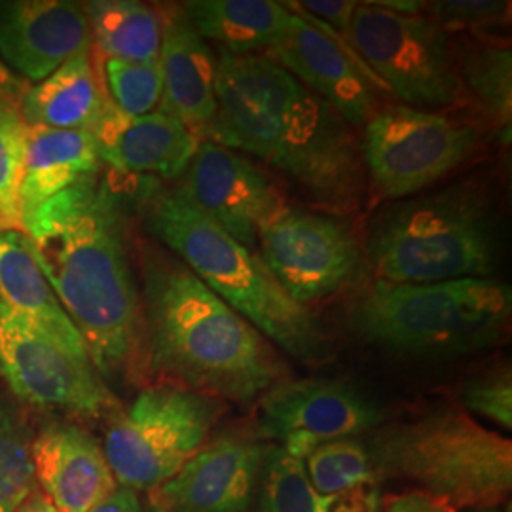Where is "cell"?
I'll use <instances>...</instances> for the list:
<instances>
[{"label":"cell","mask_w":512,"mask_h":512,"mask_svg":"<svg viewBox=\"0 0 512 512\" xmlns=\"http://www.w3.org/2000/svg\"><path fill=\"white\" fill-rule=\"evenodd\" d=\"M21 230L101 378H131L147 363L143 300L128 224L109 183L90 175L44 203Z\"/></svg>","instance_id":"1"},{"label":"cell","mask_w":512,"mask_h":512,"mask_svg":"<svg viewBox=\"0 0 512 512\" xmlns=\"http://www.w3.org/2000/svg\"><path fill=\"white\" fill-rule=\"evenodd\" d=\"M215 143L270 165L308 200L336 213L359 207L366 173L338 112L266 55H217Z\"/></svg>","instance_id":"2"},{"label":"cell","mask_w":512,"mask_h":512,"mask_svg":"<svg viewBox=\"0 0 512 512\" xmlns=\"http://www.w3.org/2000/svg\"><path fill=\"white\" fill-rule=\"evenodd\" d=\"M147 363L205 397L251 403L287 366L272 344L162 245L141 247Z\"/></svg>","instance_id":"3"},{"label":"cell","mask_w":512,"mask_h":512,"mask_svg":"<svg viewBox=\"0 0 512 512\" xmlns=\"http://www.w3.org/2000/svg\"><path fill=\"white\" fill-rule=\"evenodd\" d=\"M145 226L266 340L306 363L329 359V336L311 311L279 287L260 256L222 232L177 190L150 202Z\"/></svg>","instance_id":"4"},{"label":"cell","mask_w":512,"mask_h":512,"mask_svg":"<svg viewBox=\"0 0 512 512\" xmlns=\"http://www.w3.org/2000/svg\"><path fill=\"white\" fill-rule=\"evenodd\" d=\"M366 251L385 283L490 277L499 258L494 205L475 184L397 203L372 222Z\"/></svg>","instance_id":"5"},{"label":"cell","mask_w":512,"mask_h":512,"mask_svg":"<svg viewBox=\"0 0 512 512\" xmlns=\"http://www.w3.org/2000/svg\"><path fill=\"white\" fill-rule=\"evenodd\" d=\"M511 311V285L492 277L378 281L355 300L349 323L370 344L418 357H450L503 340Z\"/></svg>","instance_id":"6"},{"label":"cell","mask_w":512,"mask_h":512,"mask_svg":"<svg viewBox=\"0 0 512 512\" xmlns=\"http://www.w3.org/2000/svg\"><path fill=\"white\" fill-rule=\"evenodd\" d=\"M378 463L452 511L492 509L511 494V440L456 408L387 431Z\"/></svg>","instance_id":"7"},{"label":"cell","mask_w":512,"mask_h":512,"mask_svg":"<svg viewBox=\"0 0 512 512\" xmlns=\"http://www.w3.org/2000/svg\"><path fill=\"white\" fill-rule=\"evenodd\" d=\"M220 401L177 385L139 393L107 431L105 456L118 484L160 488L194 458L219 420Z\"/></svg>","instance_id":"8"},{"label":"cell","mask_w":512,"mask_h":512,"mask_svg":"<svg viewBox=\"0 0 512 512\" xmlns=\"http://www.w3.org/2000/svg\"><path fill=\"white\" fill-rule=\"evenodd\" d=\"M351 44L378 84L406 107L444 109L465 93L448 31L429 16L359 2Z\"/></svg>","instance_id":"9"},{"label":"cell","mask_w":512,"mask_h":512,"mask_svg":"<svg viewBox=\"0 0 512 512\" xmlns=\"http://www.w3.org/2000/svg\"><path fill=\"white\" fill-rule=\"evenodd\" d=\"M480 143L475 126L437 112L391 105L370 116L359 152L374 190L387 200H403L465 164Z\"/></svg>","instance_id":"10"},{"label":"cell","mask_w":512,"mask_h":512,"mask_svg":"<svg viewBox=\"0 0 512 512\" xmlns=\"http://www.w3.org/2000/svg\"><path fill=\"white\" fill-rule=\"evenodd\" d=\"M0 374L21 401L42 410L101 418L116 406L92 359L59 346L2 300Z\"/></svg>","instance_id":"11"},{"label":"cell","mask_w":512,"mask_h":512,"mask_svg":"<svg viewBox=\"0 0 512 512\" xmlns=\"http://www.w3.org/2000/svg\"><path fill=\"white\" fill-rule=\"evenodd\" d=\"M256 251L279 287L304 308L348 287L363 262L344 220L291 207L260 232Z\"/></svg>","instance_id":"12"},{"label":"cell","mask_w":512,"mask_h":512,"mask_svg":"<svg viewBox=\"0 0 512 512\" xmlns=\"http://www.w3.org/2000/svg\"><path fill=\"white\" fill-rule=\"evenodd\" d=\"M380 421L376 403L334 378L279 382L258 397L256 406L258 435L302 461L317 446L365 433Z\"/></svg>","instance_id":"13"},{"label":"cell","mask_w":512,"mask_h":512,"mask_svg":"<svg viewBox=\"0 0 512 512\" xmlns=\"http://www.w3.org/2000/svg\"><path fill=\"white\" fill-rule=\"evenodd\" d=\"M177 192L222 232L255 251L260 232L287 209L270 179L245 156L200 141Z\"/></svg>","instance_id":"14"},{"label":"cell","mask_w":512,"mask_h":512,"mask_svg":"<svg viewBox=\"0 0 512 512\" xmlns=\"http://www.w3.org/2000/svg\"><path fill=\"white\" fill-rule=\"evenodd\" d=\"M291 12L285 35L266 57L327 101L348 126H365L378 110L374 93V86H380L378 80L361 57L351 54L319 21L298 10Z\"/></svg>","instance_id":"15"},{"label":"cell","mask_w":512,"mask_h":512,"mask_svg":"<svg viewBox=\"0 0 512 512\" xmlns=\"http://www.w3.org/2000/svg\"><path fill=\"white\" fill-rule=\"evenodd\" d=\"M84 6L67 0L0 4V55L25 80L40 82L74 55L90 50Z\"/></svg>","instance_id":"16"},{"label":"cell","mask_w":512,"mask_h":512,"mask_svg":"<svg viewBox=\"0 0 512 512\" xmlns=\"http://www.w3.org/2000/svg\"><path fill=\"white\" fill-rule=\"evenodd\" d=\"M266 458L264 446L238 437L215 440L158 488L164 512H247Z\"/></svg>","instance_id":"17"},{"label":"cell","mask_w":512,"mask_h":512,"mask_svg":"<svg viewBox=\"0 0 512 512\" xmlns=\"http://www.w3.org/2000/svg\"><path fill=\"white\" fill-rule=\"evenodd\" d=\"M92 133L99 162L164 179L181 177L200 145L196 131L164 105L145 116H128L109 101Z\"/></svg>","instance_id":"18"},{"label":"cell","mask_w":512,"mask_h":512,"mask_svg":"<svg viewBox=\"0 0 512 512\" xmlns=\"http://www.w3.org/2000/svg\"><path fill=\"white\" fill-rule=\"evenodd\" d=\"M31 454L35 478L57 511L90 512L118 488L105 450L74 423L46 425Z\"/></svg>","instance_id":"19"},{"label":"cell","mask_w":512,"mask_h":512,"mask_svg":"<svg viewBox=\"0 0 512 512\" xmlns=\"http://www.w3.org/2000/svg\"><path fill=\"white\" fill-rule=\"evenodd\" d=\"M164 107L188 128H211L217 116V54L184 16L164 19L160 48Z\"/></svg>","instance_id":"20"},{"label":"cell","mask_w":512,"mask_h":512,"mask_svg":"<svg viewBox=\"0 0 512 512\" xmlns=\"http://www.w3.org/2000/svg\"><path fill=\"white\" fill-rule=\"evenodd\" d=\"M0 300L59 346L78 357L92 359L23 230H0Z\"/></svg>","instance_id":"21"},{"label":"cell","mask_w":512,"mask_h":512,"mask_svg":"<svg viewBox=\"0 0 512 512\" xmlns=\"http://www.w3.org/2000/svg\"><path fill=\"white\" fill-rule=\"evenodd\" d=\"M97 165L99 154L92 131L29 128L19 184L21 226L57 194L95 175Z\"/></svg>","instance_id":"22"},{"label":"cell","mask_w":512,"mask_h":512,"mask_svg":"<svg viewBox=\"0 0 512 512\" xmlns=\"http://www.w3.org/2000/svg\"><path fill=\"white\" fill-rule=\"evenodd\" d=\"M107 103L109 97L90 48L35 86H27L18 110L29 128L92 131Z\"/></svg>","instance_id":"23"},{"label":"cell","mask_w":512,"mask_h":512,"mask_svg":"<svg viewBox=\"0 0 512 512\" xmlns=\"http://www.w3.org/2000/svg\"><path fill=\"white\" fill-rule=\"evenodd\" d=\"M183 16L203 40L217 42L220 52L256 55L283 38L293 12L274 0H196L184 4Z\"/></svg>","instance_id":"24"},{"label":"cell","mask_w":512,"mask_h":512,"mask_svg":"<svg viewBox=\"0 0 512 512\" xmlns=\"http://www.w3.org/2000/svg\"><path fill=\"white\" fill-rule=\"evenodd\" d=\"M92 46L105 59L145 63L160 59L164 18L135 0H97L84 6Z\"/></svg>","instance_id":"25"},{"label":"cell","mask_w":512,"mask_h":512,"mask_svg":"<svg viewBox=\"0 0 512 512\" xmlns=\"http://www.w3.org/2000/svg\"><path fill=\"white\" fill-rule=\"evenodd\" d=\"M463 88L475 95L480 109L499 129L501 141L511 143L512 55L505 44H476L458 57Z\"/></svg>","instance_id":"26"},{"label":"cell","mask_w":512,"mask_h":512,"mask_svg":"<svg viewBox=\"0 0 512 512\" xmlns=\"http://www.w3.org/2000/svg\"><path fill=\"white\" fill-rule=\"evenodd\" d=\"M306 461L311 486L321 497H342L376 484L368 452L357 440L321 444Z\"/></svg>","instance_id":"27"},{"label":"cell","mask_w":512,"mask_h":512,"mask_svg":"<svg viewBox=\"0 0 512 512\" xmlns=\"http://www.w3.org/2000/svg\"><path fill=\"white\" fill-rule=\"evenodd\" d=\"M31 439L18 410L0 397V512H19L35 490Z\"/></svg>","instance_id":"28"},{"label":"cell","mask_w":512,"mask_h":512,"mask_svg":"<svg viewBox=\"0 0 512 512\" xmlns=\"http://www.w3.org/2000/svg\"><path fill=\"white\" fill-rule=\"evenodd\" d=\"M262 471L260 512H330V497L313 490L302 459L277 446L266 452Z\"/></svg>","instance_id":"29"},{"label":"cell","mask_w":512,"mask_h":512,"mask_svg":"<svg viewBox=\"0 0 512 512\" xmlns=\"http://www.w3.org/2000/svg\"><path fill=\"white\" fill-rule=\"evenodd\" d=\"M109 101L128 116H145L164 101V74L160 59L131 63L105 59L101 65Z\"/></svg>","instance_id":"30"},{"label":"cell","mask_w":512,"mask_h":512,"mask_svg":"<svg viewBox=\"0 0 512 512\" xmlns=\"http://www.w3.org/2000/svg\"><path fill=\"white\" fill-rule=\"evenodd\" d=\"M27 137L29 126L18 107L0 105V230H21L18 198Z\"/></svg>","instance_id":"31"},{"label":"cell","mask_w":512,"mask_h":512,"mask_svg":"<svg viewBox=\"0 0 512 512\" xmlns=\"http://www.w3.org/2000/svg\"><path fill=\"white\" fill-rule=\"evenodd\" d=\"M423 6L444 31L490 29L505 25L511 16V2L501 0H440Z\"/></svg>","instance_id":"32"},{"label":"cell","mask_w":512,"mask_h":512,"mask_svg":"<svg viewBox=\"0 0 512 512\" xmlns=\"http://www.w3.org/2000/svg\"><path fill=\"white\" fill-rule=\"evenodd\" d=\"M465 404L476 414L495 421L503 429L512 427V385L511 376L501 374L486 378L467 387Z\"/></svg>","instance_id":"33"},{"label":"cell","mask_w":512,"mask_h":512,"mask_svg":"<svg viewBox=\"0 0 512 512\" xmlns=\"http://www.w3.org/2000/svg\"><path fill=\"white\" fill-rule=\"evenodd\" d=\"M378 509L380 499L376 484L353 494L330 497V512H378Z\"/></svg>","instance_id":"34"},{"label":"cell","mask_w":512,"mask_h":512,"mask_svg":"<svg viewBox=\"0 0 512 512\" xmlns=\"http://www.w3.org/2000/svg\"><path fill=\"white\" fill-rule=\"evenodd\" d=\"M387 512H456L452 511L446 503L423 492L393 497L387 505Z\"/></svg>","instance_id":"35"},{"label":"cell","mask_w":512,"mask_h":512,"mask_svg":"<svg viewBox=\"0 0 512 512\" xmlns=\"http://www.w3.org/2000/svg\"><path fill=\"white\" fill-rule=\"evenodd\" d=\"M90 512H143V507L135 490L120 486Z\"/></svg>","instance_id":"36"},{"label":"cell","mask_w":512,"mask_h":512,"mask_svg":"<svg viewBox=\"0 0 512 512\" xmlns=\"http://www.w3.org/2000/svg\"><path fill=\"white\" fill-rule=\"evenodd\" d=\"M25 90H27L25 80H21L12 73L6 67V63L0 59V105L19 107V101H21Z\"/></svg>","instance_id":"37"},{"label":"cell","mask_w":512,"mask_h":512,"mask_svg":"<svg viewBox=\"0 0 512 512\" xmlns=\"http://www.w3.org/2000/svg\"><path fill=\"white\" fill-rule=\"evenodd\" d=\"M19 512H61L55 509L54 505L40 494H33L19 509Z\"/></svg>","instance_id":"38"},{"label":"cell","mask_w":512,"mask_h":512,"mask_svg":"<svg viewBox=\"0 0 512 512\" xmlns=\"http://www.w3.org/2000/svg\"><path fill=\"white\" fill-rule=\"evenodd\" d=\"M150 512H164V511H160V509H158V507H156V509H152V511Z\"/></svg>","instance_id":"39"}]
</instances>
